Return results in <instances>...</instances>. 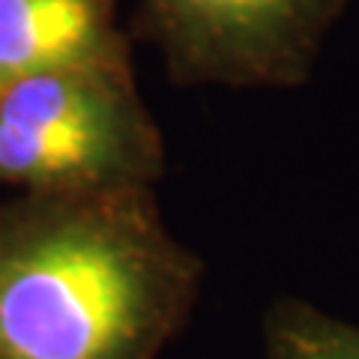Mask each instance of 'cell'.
<instances>
[{
  "label": "cell",
  "mask_w": 359,
  "mask_h": 359,
  "mask_svg": "<svg viewBox=\"0 0 359 359\" xmlns=\"http://www.w3.org/2000/svg\"><path fill=\"white\" fill-rule=\"evenodd\" d=\"M201 278L153 189L0 195V359H156Z\"/></svg>",
  "instance_id": "cell-1"
},
{
  "label": "cell",
  "mask_w": 359,
  "mask_h": 359,
  "mask_svg": "<svg viewBox=\"0 0 359 359\" xmlns=\"http://www.w3.org/2000/svg\"><path fill=\"white\" fill-rule=\"evenodd\" d=\"M165 165L132 60L60 66L0 87V195L153 189Z\"/></svg>",
  "instance_id": "cell-2"
},
{
  "label": "cell",
  "mask_w": 359,
  "mask_h": 359,
  "mask_svg": "<svg viewBox=\"0 0 359 359\" xmlns=\"http://www.w3.org/2000/svg\"><path fill=\"white\" fill-rule=\"evenodd\" d=\"M347 0H138L135 30L183 87H299Z\"/></svg>",
  "instance_id": "cell-3"
},
{
  "label": "cell",
  "mask_w": 359,
  "mask_h": 359,
  "mask_svg": "<svg viewBox=\"0 0 359 359\" xmlns=\"http://www.w3.org/2000/svg\"><path fill=\"white\" fill-rule=\"evenodd\" d=\"M132 60L114 0H0V87L78 63Z\"/></svg>",
  "instance_id": "cell-4"
},
{
  "label": "cell",
  "mask_w": 359,
  "mask_h": 359,
  "mask_svg": "<svg viewBox=\"0 0 359 359\" xmlns=\"http://www.w3.org/2000/svg\"><path fill=\"white\" fill-rule=\"evenodd\" d=\"M266 359H359V327L285 297L264 318Z\"/></svg>",
  "instance_id": "cell-5"
}]
</instances>
